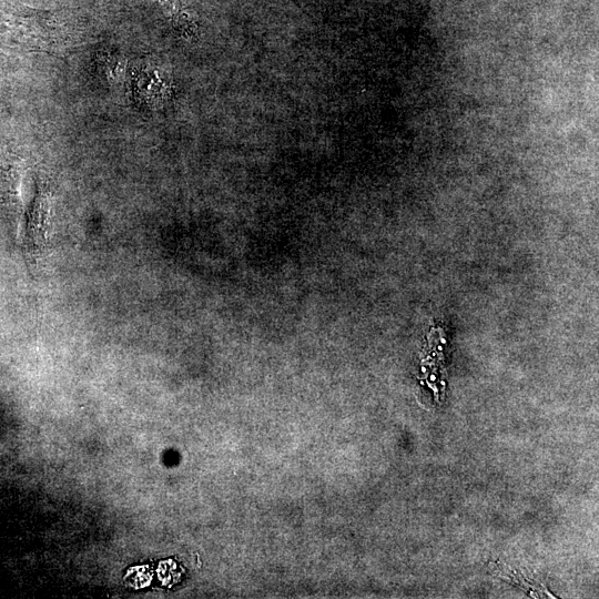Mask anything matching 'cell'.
<instances>
[{
  "instance_id": "6da1fadb",
  "label": "cell",
  "mask_w": 599,
  "mask_h": 599,
  "mask_svg": "<svg viewBox=\"0 0 599 599\" xmlns=\"http://www.w3.org/2000/svg\"><path fill=\"white\" fill-rule=\"evenodd\" d=\"M23 165L0 158V206L14 246L28 265H37L48 244L49 191Z\"/></svg>"
}]
</instances>
